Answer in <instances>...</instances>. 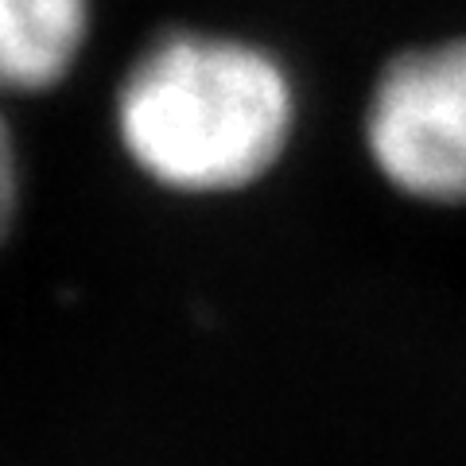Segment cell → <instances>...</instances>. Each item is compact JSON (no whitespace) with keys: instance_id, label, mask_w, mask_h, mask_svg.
<instances>
[{"instance_id":"1","label":"cell","mask_w":466,"mask_h":466,"mask_svg":"<svg viewBox=\"0 0 466 466\" xmlns=\"http://www.w3.org/2000/svg\"><path fill=\"white\" fill-rule=\"evenodd\" d=\"M296 125L288 70L253 43L167 35L116 97L125 156L179 195H226L284 156Z\"/></svg>"},{"instance_id":"2","label":"cell","mask_w":466,"mask_h":466,"mask_svg":"<svg viewBox=\"0 0 466 466\" xmlns=\"http://www.w3.org/2000/svg\"><path fill=\"white\" fill-rule=\"evenodd\" d=\"M370 159L420 202H466V39L392 58L366 116Z\"/></svg>"},{"instance_id":"3","label":"cell","mask_w":466,"mask_h":466,"mask_svg":"<svg viewBox=\"0 0 466 466\" xmlns=\"http://www.w3.org/2000/svg\"><path fill=\"white\" fill-rule=\"evenodd\" d=\"M90 0H0V94H43L66 78Z\"/></svg>"},{"instance_id":"4","label":"cell","mask_w":466,"mask_h":466,"mask_svg":"<svg viewBox=\"0 0 466 466\" xmlns=\"http://www.w3.org/2000/svg\"><path fill=\"white\" fill-rule=\"evenodd\" d=\"M16 202H20V171H16V148H12L8 125L0 121V241L8 238L16 222Z\"/></svg>"}]
</instances>
